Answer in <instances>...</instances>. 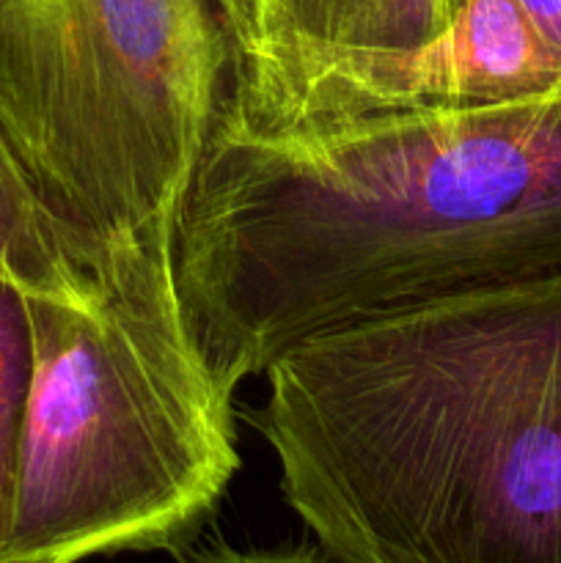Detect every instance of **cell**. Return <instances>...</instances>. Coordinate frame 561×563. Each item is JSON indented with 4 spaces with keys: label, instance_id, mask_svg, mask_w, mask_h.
Returning <instances> with one entry per match:
<instances>
[{
    "label": "cell",
    "instance_id": "cell-1",
    "mask_svg": "<svg viewBox=\"0 0 561 563\" xmlns=\"http://www.w3.org/2000/svg\"><path fill=\"white\" fill-rule=\"evenodd\" d=\"M174 262L231 390L319 333L561 273V82L273 135L218 119Z\"/></svg>",
    "mask_w": 561,
    "mask_h": 563
},
{
    "label": "cell",
    "instance_id": "cell-2",
    "mask_svg": "<svg viewBox=\"0 0 561 563\" xmlns=\"http://www.w3.org/2000/svg\"><path fill=\"white\" fill-rule=\"evenodd\" d=\"M286 504L341 563H561V273L319 333L264 372Z\"/></svg>",
    "mask_w": 561,
    "mask_h": 563
},
{
    "label": "cell",
    "instance_id": "cell-3",
    "mask_svg": "<svg viewBox=\"0 0 561 563\" xmlns=\"http://www.w3.org/2000/svg\"><path fill=\"white\" fill-rule=\"evenodd\" d=\"M176 220L94 258L88 300L31 295L33 383L0 563L176 553L240 471L234 390L198 346Z\"/></svg>",
    "mask_w": 561,
    "mask_h": 563
},
{
    "label": "cell",
    "instance_id": "cell-4",
    "mask_svg": "<svg viewBox=\"0 0 561 563\" xmlns=\"http://www.w3.org/2000/svg\"><path fill=\"white\" fill-rule=\"evenodd\" d=\"M231 75L218 0H0V137L82 275L179 218Z\"/></svg>",
    "mask_w": 561,
    "mask_h": 563
},
{
    "label": "cell",
    "instance_id": "cell-5",
    "mask_svg": "<svg viewBox=\"0 0 561 563\" xmlns=\"http://www.w3.org/2000/svg\"><path fill=\"white\" fill-rule=\"evenodd\" d=\"M234 42L229 99L306 71L413 53L449 31L457 0H218Z\"/></svg>",
    "mask_w": 561,
    "mask_h": 563
},
{
    "label": "cell",
    "instance_id": "cell-6",
    "mask_svg": "<svg viewBox=\"0 0 561 563\" xmlns=\"http://www.w3.org/2000/svg\"><path fill=\"white\" fill-rule=\"evenodd\" d=\"M0 278L28 295L88 300L97 289L94 273L82 275L66 258L58 234L33 196L20 163L0 137Z\"/></svg>",
    "mask_w": 561,
    "mask_h": 563
},
{
    "label": "cell",
    "instance_id": "cell-7",
    "mask_svg": "<svg viewBox=\"0 0 561 563\" xmlns=\"http://www.w3.org/2000/svg\"><path fill=\"white\" fill-rule=\"evenodd\" d=\"M28 291L0 278V553L11 522L16 451L33 383V322Z\"/></svg>",
    "mask_w": 561,
    "mask_h": 563
},
{
    "label": "cell",
    "instance_id": "cell-8",
    "mask_svg": "<svg viewBox=\"0 0 561 563\" xmlns=\"http://www.w3.org/2000/svg\"><path fill=\"white\" fill-rule=\"evenodd\" d=\"M179 563H341L322 548H275V550H237L229 544L196 550Z\"/></svg>",
    "mask_w": 561,
    "mask_h": 563
},
{
    "label": "cell",
    "instance_id": "cell-9",
    "mask_svg": "<svg viewBox=\"0 0 561 563\" xmlns=\"http://www.w3.org/2000/svg\"><path fill=\"white\" fill-rule=\"evenodd\" d=\"M544 42L561 55V0H520Z\"/></svg>",
    "mask_w": 561,
    "mask_h": 563
}]
</instances>
